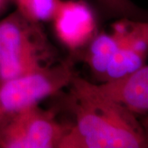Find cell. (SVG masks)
I'll use <instances>...</instances> for the list:
<instances>
[{
	"label": "cell",
	"mask_w": 148,
	"mask_h": 148,
	"mask_svg": "<svg viewBox=\"0 0 148 148\" xmlns=\"http://www.w3.org/2000/svg\"><path fill=\"white\" fill-rule=\"evenodd\" d=\"M121 35L116 27L112 26L110 33L97 32L85 47V62L98 80L105 81L106 72L119 45Z\"/></svg>",
	"instance_id": "8"
},
{
	"label": "cell",
	"mask_w": 148,
	"mask_h": 148,
	"mask_svg": "<svg viewBox=\"0 0 148 148\" xmlns=\"http://www.w3.org/2000/svg\"><path fill=\"white\" fill-rule=\"evenodd\" d=\"M70 127L53 110L29 106L0 122V148H58Z\"/></svg>",
	"instance_id": "4"
},
{
	"label": "cell",
	"mask_w": 148,
	"mask_h": 148,
	"mask_svg": "<svg viewBox=\"0 0 148 148\" xmlns=\"http://www.w3.org/2000/svg\"><path fill=\"white\" fill-rule=\"evenodd\" d=\"M11 3V0H0V16L6 11Z\"/></svg>",
	"instance_id": "11"
},
{
	"label": "cell",
	"mask_w": 148,
	"mask_h": 148,
	"mask_svg": "<svg viewBox=\"0 0 148 148\" xmlns=\"http://www.w3.org/2000/svg\"><path fill=\"white\" fill-rule=\"evenodd\" d=\"M55 56L41 23L28 20L16 10L0 20V80L49 67Z\"/></svg>",
	"instance_id": "2"
},
{
	"label": "cell",
	"mask_w": 148,
	"mask_h": 148,
	"mask_svg": "<svg viewBox=\"0 0 148 148\" xmlns=\"http://www.w3.org/2000/svg\"><path fill=\"white\" fill-rule=\"evenodd\" d=\"M107 12L120 17L143 20L144 12L132 0H97Z\"/></svg>",
	"instance_id": "10"
},
{
	"label": "cell",
	"mask_w": 148,
	"mask_h": 148,
	"mask_svg": "<svg viewBox=\"0 0 148 148\" xmlns=\"http://www.w3.org/2000/svg\"><path fill=\"white\" fill-rule=\"evenodd\" d=\"M110 99L132 114L145 115L148 111V67L142 68L123 77L108 80L98 85Z\"/></svg>",
	"instance_id": "7"
},
{
	"label": "cell",
	"mask_w": 148,
	"mask_h": 148,
	"mask_svg": "<svg viewBox=\"0 0 148 148\" xmlns=\"http://www.w3.org/2000/svg\"><path fill=\"white\" fill-rule=\"evenodd\" d=\"M51 21L59 41L72 52L83 50L98 32L95 12L86 0H59Z\"/></svg>",
	"instance_id": "5"
},
{
	"label": "cell",
	"mask_w": 148,
	"mask_h": 148,
	"mask_svg": "<svg viewBox=\"0 0 148 148\" xmlns=\"http://www.w3.org/2000/svg\"><path fill=\"white\" fill-rule=\"evenodd\" d=\"M59 0H11L16 10L28 20L41 23L51 21Z\"/></svg>",
	"instance_id": "9"
},
{
	"label": "cell",
	"mask_w": 148,
	"mask_h": 148,
	"mask_svg": "<svg viewBox=\"0 0 148 148\" xmlns=\"http://www.w3.org/2000/svg\"><path fill=\"white\" fill-rule=\"evenodd\" d=\"M69 86L75 116L58 148H145L147 132L138 116L77 73Z\"/></svg>",
	"instance_id": "1"
},
{
	"label": "cell",
	"mask_w": 148,
	"mask_h": 148,
	"mask_svg": "<svg viewBox=\"0 0 148 148\" xmlns=\"http://www.w3.org/2000/svg\"><path fill=\"white\" fill-rule=\"evenodd\" d=\"M113 26L120 32L121 38L119 45L108 67L104 82L138 70L145 65L147 57V22L122 17Z\"/></svg>",
	"instance_id": "6"
},
{
	"label": "cell",
	"mask_w": 148,
	"mask_h": 148,
	"mask_svg": "<svg viewBox=\"0 0 148 148\" xmlns=\"http://www.w3.org/2000/svg\"><path fill=\"white\" fill-rule=\"evenodd\" d=\"M76 73L70 58L32 73L0 80V122L58 93L69 86Z\"/></svg>",
	"instance_id": "3"
}]
</instances>
